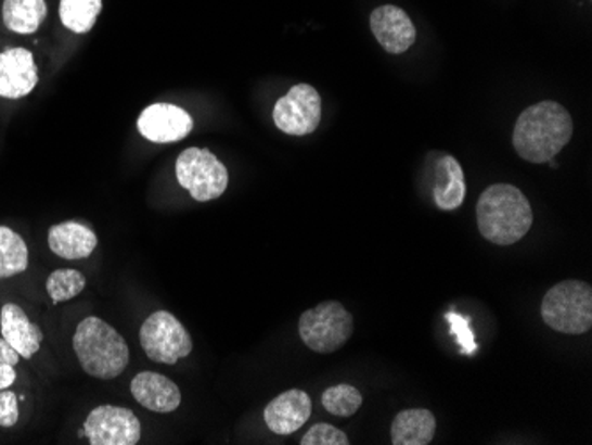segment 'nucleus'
<instances>
[{"label":"nucleus","instance_id":"f257e3e1","mask_svg":"<svg viewBox=\"0 0 592 445\" xmlns=\"http://www.w3.org/2000/svg\"><path fill=\"white\" fill-rule=\"evenodd\" d=\"M574 137V119L557 102H539L519 114L513 145L524 161L546 164Z\"/></svg>","mask_w":592,"mask_h":445},{"label":"nucleus","instance_id":"f03ea898","mask_svg":"<svg viewBox=\"0 0 592 445\" xmlns=\"http://www.w3.org/2000/svg\"><path fill=\"white\" fill-rule=\"evenodd\" d=\"M477 228L497 245H513L530 231L535 214L529 199L515 185H491L477 201Z\"/></svg>","mask_w":592,"mask_h":445},{"label":"nucleus","instance_id":"7ed1b4c3","mask_svg":"<svg viewBox=\"0 0 592 445\" xmlns=\"http://www.w3.org/2000/svg\"><path fill=\"white\" fill-rule=\"evenodd\" d=\"M74 349L86 374L98 380L121 377L130 363L127 341L98 316H88L78 323Z\"/></svg>","mask_w":592,"mask_h":445},{"label":"nucleus","instance_id":"20e7f679","mask_svg":"<svg viewBox=\"0 0 592 445\" xmlns=\"http://www.w3.org/2000/svg\"><path fill=\"white\" fill-rule=\"evenodd\" d=\"M541 318L555 332L585 334L592 327L591 285L582 281H563L550 288L541 302Z\"/></svg>","mask_w":592,"mask_h":445},{"label":"nucleus","instance_id":"39448f33","mask_svg":"<svg viewBox=\"0 0 592 445\" xmlns=\"http://www.w3.org/2000/svg\"><path fill=\"white\" fill-rule=\"evenodd\" d=\"M353 316L340 302L326 301L300 316L298 334L316 354H334L353 335Z\"/></svg>","mask_w":592,"mask_h":445},{"label":"nucleus","instance_id":"423d86ee","mask_svg":"<svg viewBox=\"0 0 592 445\" xmlns=\"http://www.w3.org/2000/svg\"><path fill=\"white\" fill-rule=\"evenodd\" d=\"M176 178L200 203L220 198L229 185L228 167L211 151L200 148H189L178 156Z\"/></svg>","mask_w":592,"mask_h":445},{"label":"nucleus","instance_id":"0eeeda50","mask_svg":"<svg viewBox=\"0 0 592 445\" xmlns=\"http://www.w3.org/2000/svg\"><path fill=\"white\" fill-rule=\"evenodd\" d=\"M141 346L153 363L175 366L181 358L189 357L194 348V341L189 330L183 327L169 310H156L142 323Z\"/></svg>","mask_w":592,"mask_h":445},{"label":"nucleus","instance_id":"6e6552de","mask_svg":"<svg viewBox=\"0 0 592 445\" xmlns=\"http://www.w3.org/2000/svg\"><path fill=\"white\" fill-rule=\"evenodd\" d=\"M320 122V92L309 84H296L273 107V123L286 136H309Z\"/></svg>","mask_w":592,"mask_h":445},{"label":"nucleus","instance_id":"1a4fd4ad","mask_svg":"<svg viewBox=\"0 0 592 445\" xmlns=\"http://www.w3.org/2000/svg\"><path fill=\"white\" fill-rule=\"evenodd\" d=\"M83 435L93 445H136L141 441V421L130 408L102 405L83 422Z\"/></svg>","mask_w":592,"mask_h":445},{"label":"nucleus","instance_id":"9d476101","mask_svg":"<svg viewBox=\"0 0 592 445\" xmlns=\"http://www.w3.org/2000/svg\"><path fill=\"white\" fill-rule=\"evenodd\" d=\"M137 128L147 141L156 144L183 141L194 128L189 112L172 103H153L142 111Z\"/></svg>","mask_w":592,"mask_h":445},{"label":"nucleus","instance_id":"9b49d317","mask_svg":"<svg viewBox=\"0 0 592 445\" xmlns=\"http://www.w3.org/2000/svg\"><path fill=\"white\" fill-rule=\"evenodd\" d=\"M371 30L385 52L396 55L407 52L417 38L412 18L392 4L379 5L371 13Z\"/></svg>","mask_w":592,"mask_h":445},{"label":"nucleus","instance_id":"f8f14e48","mask_svg":"<svg viewBox=\"0 0 592 445\" xmlns=\"http://www.w3.org/2000/svg\"><path fill=\"white\" fill-rule=\"evenodd\" d=\"M35 55L25 49H8L0 54V98L29 97L38 84Z\"/></svg>","mask_w":592,"mask_h":445},{"label":"nucleus","instance_id":"ddd939ff","mask_svg":"<svg viewBox=\"0 0 592 445\" xmlns=\"http://www.w3.org/2000/svg\"><path fill=\"white\" fill-rule=\"evenodd\" d=\"M312 414L311 397L300 389L282 392L265 408V422L275 435H292Z\"/></svg>","mask_w":592,"mask_h":445},{"label":"nucleus","instance_id":"4468645a","mask_svg":"<svg viewBox=\"0 0 592 445\" xmlns=\"http://www.w3.org/2000/svg\"><path fill=\"white\" fill-rule=\"evenodd\" d=\"M131 396L147 410L170 414L181 405L180 387L170 378L153 371H142L130 383Z\"/></svg>","mask_w":592,"mask_h":445},{"label":"nucleus","instance_id":"2eb2a0df","mask_svg":"<svg viewBox=\"0 0 592 445\" xmlns=\"http://www.w3.org/2000/svg\"><path fill=\"white\" fill-rule=\"evenodd\" d=\"M2 338L18 352L20 357L30 358L38 354L43 343V332L29 320L24 309L16 304H5L0 310Z\"/></svg>","mask_w":592,"mask_h":445},{"label":"nucleus","instance_id":"dca6fc26","mask_svg":"<svg viewBox=\"0 0 592 445\" xmlns=\"http://www.w3.org/2000/svg\"><path fill=\"white\" fill-rule=\"evenodd\" d=\"M98 237L93 229L78 223H63L52 226L49 231V247L63 259H83L93 254Z\"/></svg>","mask_w":592,"mask_h":445},{"label":"nucleus","instance_id":"f3484780","mask_svg":"<svg viewBox=\"0 0 592 445\" xmlns=\"http://www.w3.org/2000/svg\"><path fill=\"white\" fill-rule=\"evenodd\" d=\"M437 433V419L426 408H410L394 417L390 441L394 445H427Z\"/></svg>","mask_w":592,"mask_h":445},{"label":"nucleus","instance_id":"a211bd4d","mask_svg":"<svg viewBox=\"0 0 592 445\" xmlns=\"http://www.w3.org/2000/svg\"><path fill=\"white\" fill-rule=\"evenodd\" d=\"M47 18L44 0H4L2 20L11 33L33 35Z\"/></svg>","mask_w":592,"mask_h":445},{"label":"nucleus","instance_id":"6ab92c4d","mask_svg":"<svg viewBox=\"0 0 592 445\" xmlns=\"http://www.w3.org/2000/svg\"><path fill=\"white\" fill-rule=\"evenodd\" d=\"M442 169L447 176L446 183L442 187L437 185L433 190V195H435V203H437L438 208L443 209V212H452V209H458L465 203V173H463L460 162L454 156L449 155L442 158Z\"/></svg>","mask_w":592,"mask_h":445},{"label":"nucleus","instance_id":"aec40b11","mask_svg":"<svg viewBox=\"0 0 592 445\" xmlns=\"http://www.w3.org/2000/svg\"><path fill=\"white\" fill-rule=\"evenodd\" d=\"M29 267V249L13 229L0 226V279L20 276Z\"/></svg>","mask_w":592,"mask_h":445},{"label":"nucleus","instance_id":"412c9836","mask_svg":"<svg viewBox=\"0 0 592 445\" xmlns=\"http://www.w3.org/2000/svg\"><path fill=\"white\" fill-rule=\"evenodd\" d=\"M102 8V0H61L59 16L66 29L86 35L93 29Z\"/></svg>","mask_w":592,"mask_h":445},{"label":"nucleus","instance_id":"4be33fe9","mask_svg":"<svg viewBox=\"0 0 592 445\" xmlns=\"http://www.w3.org/2000/svg\"><path fill=\"white\" fill-rule=\"evenodd\" d=\"M88 281L82 276V271L74 268H61L50 274L47 279V293L54 304L72 301L86 290Z\"/></svg>","mask_w":592,"mask_h":445},{"label":"nucleus","instance_id":"5701e85b","mask_svg":"<svg viewBox=\"0 0 592 445\" xmlns=\"http://www.w3.org/2000/svg\"><path fill=\"white\" fill-rule=\"evenodd\" d=\"M362 394L359 389L348 383H340L334 387L326 389L321 396V405L329 414L337 417H350L362 407Z\"/></svg>","mask_w":592,"mask_h":445},{"label":"nucleus","instance_id":"b1692460","mask_svg":"<svg viewBox=\"0 0 592 445\" xmlns=\"http://www.w3.org/2000/svg\"><path fill=\"white\" fill-rule=\"evenodd\" d=\"M348 444H350V438H348L345 431H340L339 428L332 427V424H325V422L312 427L311 430L307 431L306 435L301 436L300 441V445Z\"/></svg>","mask_w":592,"mask_h":445},{"label":"nucleus","instance_id":"393cba45","mask_svg":"<svg viewBox=\"0 0 592 445\" xmlns=\"http://www.w3.org/2000/svg\"><path fill=\"white\" fill-rule=\"evenodd\" d=\"M446 320L451 323L452 334H456L458 343L462 346L463 354H476L477 344L474 334H472L471 320L456 315V313H449V315H446Z\"/></svg>","mask_w":592,"mask_h":445},{"label":"nucleus","instance_id":"a878e982","mask_svg":"<svg viewBox=\"0 0 592 445\" xmlns=\"http://www.w3.org/2000/svg\"><path fill=\"white\" fill-rule=\"evenodd\" d=\"M18 397L15 392L0 391V428H13L18 422Z\"/></svg>","mask_w":592,"mask_h":445},{"label":"nucleus","instance_id":"bb28decb","mask_svg":"<svg viewBox=\"0 0 592 445\" xmlns=\"http://www.w3.org/2000/svg\"><path fill=\"white\" fill-rule=\"evenodd\" d=\"M20 354L13 346H11L4 338L0 339V364H11L16 366L20 360Z\"/></svg>","mask_w":592,"mask_h":445},{"label":"nucleus","instance_id":"cd10ccee","mask_svg":"<svg viewBox=\"0 0 592 445\" xmlns=\"http://www.w3.org/2000/svg\"><path fill=\"white\" fill-rule=\"evenodd\" d=\"M16 380L15 366L11 364H0V391L10 389Z\"/></svg>","mask_w":592,"mask_h":445}]
</instances>
